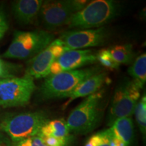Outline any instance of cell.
Listing matches in <instances>:
<instances>
[{"mask_svg":"<svg viewBox=\"0 0 146 146\" xmlns=\"http://www.w3.org/2000/svg\"><path fill=\"white\" fill-rule=\"evenodd\" d=\"M49 120L46 113L31 112L8 116L1 120L0 128L17 143L25 139L37 135L41 127Z\"/></svg>","mask_w":146,"mask_h":146,"instance_id":"4","label":"cell"},{"mask_svg":"<svg viewBox=\"0 0 146 146\" xmlns=\"http://www.w3.org/2000/svg\"><path fill=\"white\" fill-rule=\"evenodd\" d=\"M106 135L105 137L104 140L103 142H102V144L100 146H110V143H109V138H110L109 129H106Z\"/></svg>","mask_w":146,"mask_h":146,"instance_id":"27","label":"cell"},{"mask_svg":"<svg viewBox=\"0 0 146 146\" xmlns=\"http://www.w3.org/2000/svg\"><path fill=\"white\" fill-rule=\"evenodd\" d=\"M97 61H99L103 66L110 70H116L120 66L119 64L113 58L108 49H103L97 54Z\"/></svg>","mask_w":146,"mask_h":146,"instance_id":"19","label":"cell"},{"mask_svg":"<svg viewBox=\"0 0 146 146\" xmlns=\"http://www.w3.org/2000/svg\"><path fill=\"white\" fill-rule=\"evenodd\" d=\"M109 129L112 136L123 141L127 146L130 145L133 137L134 129L131 117L116 119Z\"/></svg>","mask_w":146,"mask_h":146,"instance_id":"14","label":"cell"},{"mask_svg":"<svg viewBox=\"0 0 146 146\" xmlns=\"http://www.w3.org/2000/svg\"><path fill=\"white\" fill-rule=\"evenodd\" d=\"M64 71L61 68L60 65L58 64L57 60H55L50 66V70H49V76L54 75V74H59V73L63 72Z\"/></svg>","mask_w":146,"mask_h":146,"instance_id":"23","label":"cell"},{"mask_svg":"<svg viewBox=\"0 0 146 146\" xmlns=\"http://www.w3.org/2000/svg\"><path fill=\"white\" fill-rule=\"evenodd\" d=\"M41 138L42 141L45 145L47 146H66L68 141L67 140L62 139L53 137H45L39 135Z\"/></svg>","mask_w":146,"mask_h":146,"instance_id":"22","label":"cell"},{"mask_svg":"<svg viewBox=\"0 0 146 146\" xmlns=\"http://www.w3.org/2000/svg\"><path fill=\"white\" fill-rule=\"evenodd\" d=\"M8 26H0V39H1L3 37L5 33L8 30Z\"/></svg>","mask_w":146,"mask_h":146,"instance_id":"28","label":"cell"},{"mask_svg":"<svg viewBox=\"0 0 146 146\" xmlns=\"http://www.w3.org/2000/svg\"><path fill=\"white\" fill-rule=\"evenodd\" d=\"M70 133L66 122L64 120L56 119L48 120L41 127L38 135L45 137H53L68 141Z\"/></svg>","mask_w":146,"mask_h":146,"instance_id":"15","label":"cell"},{"mask_svg":"<svg viewBox=\"0 0 146 146\" xmlns=\"http://www.w3.org/2000/svg\"><path fill=\"white\" fill-rule=\"evenodd\" d=\"M0 26H8L6 16L1 8H0Z\"/></svg>","mask_w":146,"mask_h":146,"instance_id":"26","label":"cell"},{"mask_svg":"<svg viewBox=\"0 0 146 146\" xmlns=\"http://www.w3.org/2000/svg\"><path fill=\"white\" fill-rule=\"evenodd\" d=\"M56 60L64 72L74 70L96 62L97 54L91 50H69Z\"/></svg>","mask_w":146,"mask_h":146,"instance_id":"11","label":"cell"},{"mask_svg":"<svg viewBox=\"0 0 146 146\" xmlns=\"http://www.w3.org/2000/svg\"><path fill=\"white\" fill-rule=\"evenodd\" d=\"M115 61L119 64H129L133 61L134 54L131 44L116 45L108 49Z\"/></svg>","mask_w":146,"mask_h":146,"instance_id":"17","label":"cell"},{"mask_svg":"<svg viewBox=\"0 0 146 146\" xmlns=\"http://www.w3.org/2000/svg\"><path fill=\"white\" fill-rule=\"evenodd\" d=\"M106 131H103L91 136L87 140L85 146H100L104 140Z\"/></svg>","mask_w":146,"mask_h":146,"instance_id":"21","label":"cell"},{"mask_svg":"<svg viewBox=\"0 0 146 146\" xmlns=\"http://www.w3.org/2000/svg\"><path fill=\"white\" fill-rule=\"evenodd\" d=\"M120 12V4L118 1L95 0L89 2L79 12L72 14L66 25L70 28H100L116 18Z\"/></svg>","mask_w":146,"mask_h":146,"instance_id":"1","label":"cell"},{"mask_svg":"<svg viewBox=\"0 0 146 146\" xmlns=\"http://www.w3.org/2000/svg\"><path fill=\"white\" fill-rule=\"evenodd\" d=\"M110 131V129H109ZM109 143L110 146H127L123 141H120L118 139L114 137L112 135L110 131V138H109Z\"/></svg>","mask_w":146,"mask_h":146,"instance_id":"24","label":"cell"},{"mask_svg":"<svg viewBox=\"0 0 146 146\" xmlns=\"http://www.w3.org/2000/svg\"><path fill=\"white\" fill-rule=\"evenodd\" d=\"M54 40V34L47 31H16L12 43L3 56L18 60L33 58Z\"/></svg>","mask_w":146,"mask_h":146,"instance_id":"3","label":"cell"},{"mask_svg":"<svg viewBox=\"0 0 146 146\" xmlns=\"http://www.w3.org/2000/svg\"><path fill=\"white\" fill-rule=\"evenodd\" d=\"M16 146H47L45 145L41 138L36 135L22 140L16 143Z\"/></svg>","mask_w":146,"mask_h":146,"instance_id":"20","label":"cell"},{"mask_svg":"<svg viewBox=\"0 0 146 146\" xmlns=\"http://www.w3.org/2000/svg\"><path fill=\"white\" fill-rule=\"evenodd\" d=\"M0 146H9L8 141H5L1 135H0Z\"/></svg>","mask_w":146,"mask_h":146,"instance_id":"29","label":"cell"},{"mask_svg":"<svg viewBox=\"0 0 146 146\" xmlns=\"http://www.w3.org/2000/svg\"><path fill=\"white\" fill-rule=\"evenodd\" d=\"M141 89L133 80H125L116 87L108 113V125L116 119L131 117L140 97Z\"/></svg>","mask_w":146,"mask_h":146,"instance_id":"6","label":"cell"},{"mask_svg":"<svg viewBox=\"0 0 146 146\" xmlns=\"http://www.w3.org/2000/svg\"><path fill=\"white\" fill-rule=\"evenodd\" d=\"M8 68L2 60H0V77L8 76Z\"/></svg>","mask_w":146,"mask_h":146,"instance_id":"25","label":"cell"},{"mask_svg":"<svg viewBox=\"0 0 146 146\" xmlns=\"http://www.w3.org/2000/svg\"><path fill=\"white\" fill-rule=\"evenodd\" d=\"M42 0H18L13 2L12 10L16 20L22 24L33 23L39 15Z\"/></svg>","mask_w":146,"mask_h":146,"instance_id":"13","label":"cell"},{"mask_svg":"<svg viewBox=\"0 0 146 146\" xmlns=\"http://www.w3.org/2000/svg\"><path fill=\"white\" fill-rule=\"evenodd\" d=\"M35 89L34 80L26 76L0 80V106H24L30 101Z\"/></svg>","mask_w":146,"mask_h":146,"instance_id":"7","label":"cell"},{"mask_svg":"<svg viewBox=\"0 0 146 146\" xmlns=\"http://www.w3.org/2000/svg\"><path fill=\"white\" fill-rule=\"evenodd\" d=\"M137 123L144 137L146 133V96H143L137 102L134 110Z\"/></svg>","mask_w":146,"mask_h":146,"instance_id":"18","label":"cell"},{"mask_svg":"<svg viewBox=\"0 0 146 146\" xmlns=\"http://www.w3.org/2000/svg\"><path fill=\"white\" fill-rule=\"evenodd\" d=\"M109 36L106 27L71 31L62 34L60 39L66 47L70 50H81L104 45Z\"/></svg>","mask_w":146,"mask_h":146,"instance_id":"8","label":"cell"},{"mask_svg":"<svg viewBox=\"0 0 146 146\" xmlns=\"http://www.w3.org/2000/svg\"><path fill=\"white\" fill-rule=\"evenodd\" d=\"M128 73L133 78V81L143 89L146 81V54H141L135 59L128 69Z\"/></svg>","mask_w":146,"mask_h":146,"instance_id":"16","label":"cell"},{"mask_svg":"<svg viewBox=\"0 0 146 146\" xmlns=\"http://www.w3.org/2000/svg\"><path fill=\"white\" fill-rule=\"evenodd\" d=\"M98 73L97 68L78 69L49 76L39 90V99L47 100L66 98L87 78Z\"/></svg>","mask_w":146,"mask_h":146,"instance_id":"2","label":"cell"},{"mask_svg":"<svg viewBox=\"0 0 146 146\" xmlns=\"http://www.w3.org/2000/svg\"><path fill=\"white\" fill-rule=\"evenodd\" d=\"M76 13L72 0L44 1L42 3L39 16L45 28L57 29L66 25L70 16Z\"/></svg>","mask_w":146,"mask_h":146,"instance_id":"9","label":"cell"},{"mask_svg":"<svg viewBox=\"0 0 146 146\" xmlns=\"http://www.w3.org/2000/svg\"><path fill=\"white\" fill-rule=\"evenodd\" d=\"M50 44L29 62L25 76L33 80L49 76L50 66L57 60Z\"/></svg>","mask_w":146,"mask_h":146,"instance_id":"10","label":"cell"},{"mask_svg":"<svg viewBox=\"0 0 146 146\" xmlns=\"http://www.w3.org/2000/svg\"><path fill=\"white\" fill-rule=\"evenodd\" d=\"M102 98V93H95L73 110L66 121L70 132L87 134L96 129L101 118Z\"/></svg>","mask_w":146,"mask_h":146,"instance_id":"5","label":"cell"},{"mask_svg":"<svg viewBox=\"0 0 146 146\" xmlns=\"http://www.w3.org/2000/svg\"><path fill=\"white\" fill-rule=\"evenodd\" d=\"M108 78L106 73L98 72L83 81L67 97L68 100L63 105L64 108L68 106L75 99L88 97L96 93L97 91L104 85V83L106 82Z\"/></svg>","mask_w":146,"mask_h":146,"instance_id":"12","label":"cell"}]
</instances>
